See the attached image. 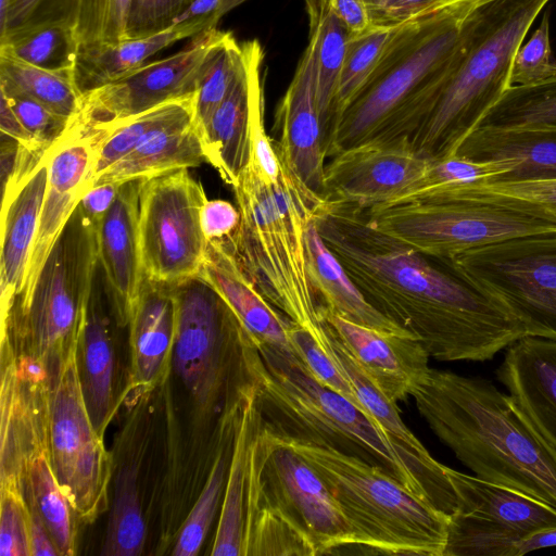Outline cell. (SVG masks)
<instances>
[{"instance_id": "6da1fadb", "label": "cell", "mask_w": 556, "mask_h": 556, "mask_svg": "<svg viewBox=\"0 0 556 556\" xmlns=\"http://www.w3.org/2000/svg\"><path fill=\"white\" fill-rule=\"evenodd\" d=\"M316 227L365 298L438 361L492 359L523 324L452 258L427 257L371 228L361 208L326 201Z\"/></svg>"}, {"instance_id": "7a4b0ae2", "label": "cell", "mask_w": 556, "mask_h": 556, "mask_svg": "<svg viewBox=\"0 0 556 556\" xmlns=\"http://www.w3.org/2000/svg\"><path fill=\"white\" fill-rule=\"evenodd\" d=\"M243 359L269 431L380 466L443 513L455 510L447 473L425 467L353 402L317 381L291 350L258 345L248 333Z\"/></svg>"}, {"instance_id": "3957f363", "label": "cell", "mask_w": 556, "mask_h": 556, "mask_svg": "<svg viewBox=\"0 0 556 556\" xmlns=\"http://www.w3.org/2000/svg\"><path fill=\"white\" fill-rule=\"evenodd\" d=\"M412 396L434 434L477 477L556 509V451L490 380L430 368Z\"/></svg>"}, {"instance_id": "277c9868", "label": "cell", "mask_w": 556, "mask_h": 556, "mask_svg": "<svg viewBox=\"0 0 556 556\" xmlns=\"http://www.w3.org/2000/svg\"><path fill=\"white\" fill-rule=\"evenodd\" d=\"M465 17L439 0L394 28L366 85L331 122L327 156L371 140L412 138L437 101Z\"/></svg>"}, {"instance_id": "5b68a950", "label": "cell", "mask_w": 556, "mask_h": 556, "mask_svg": "<svg viewBox=\"0 0 556 556\" xmlns=\"http://www.w3.org/2000/svg\"><path fill=\"white\" fill-rule=\"evenodd\" d=\"M267 182L252 161L232 187L241 218L227 239L262 295L292 323L326 343L328 332L307 269L305 231L326 203L278 156Z\"/></svg>"}, {"instance_id": "8992f818", "label": "cell", "mask_w": 556, "mask_h": 556, "mask_svg": "<svg viewBox=\"0 0 556 556\" xmlns=\"http://www.w3.org/2000/svg\"><path fill=\"white\" fill-rule=\"evenodd\" d=\"M549 0H493L472 10L437 101L410 141L428 159L454 155L511 86L514 55Z\"/></svg>"}, {"instance_id": "52a82bcc", "label": "cell", "mask_w": 556, "mask_h": 556, "mask_svg": "<svg viewBox=\"0 0 556 556\" xmlns=\"http://www.w3.org/2000/svg\"><path fill=\"white\" fill-rule=\"evenodd\" d=\"M281 439L324 478L357 548L366 554L442 556L448 515L380 466L330 447Z\"/></svg>"}, {"instance_id": "ba28073f", "label": "cell", "mask_w": 556, "mask_h": 556, "mask_svg": "<svg viewBox=\"0 0 556 556\" xmlns=\"http://www.w3.org/2000/svg\"><path fill=\"white\" fill-rule=\"evenodd\" d=\"M99 266L97 225L78 204L54 243L28 300L1 319L50 369L77 342Z\"/></svg>"}, {"instance_id": "9c48e42d", "label": "cell", "mask_w": 556, "mask_h": 556, "mask_svg": "<svg viewBox=\"0 0 556 556\" xmlns=\"http://www.w3.org/2000/svg\"><path fill=\"white\" fill-rule=\"evenodd\" d=\"M362 211L375 230L434 258H455L507 239L556 232L552 220L485 199L410 202Z\"/></svg>"}, {"instance_id": "30bf717a", "label": "cell", "mask_w": 556, "mask_h": 556, "mask_svg": "<svg viewBox=\"0 0 556 556\" xmlns=\"http://www.w3.org/2000/svg\"><path fill=\"white\" fill-rule=\"evenodd\" d=\"M49 372L46 426L50 460L75 515L90 522L108 508L111 465L86 406L77 342Z\"/></svg>"}, {"instance_id": "8fae6325", "label": "cell", "mask_w": 556, "mask_h": 556, "mask_svg": "<svg viewBox=\"0 0 556 556\" xmlns=\"http://www.w3.org/2000/svg\"><path fill=\"white\" fill-rule=\"evenodd\" d=\"M452 260L498 299L528 336L556 339V232L507 239Z\"/></svg>"}, {"instance_id": "7c38bea8", "label": "cell", "mask_w": 556, "mask_h": 556, "mask_svg": "<svg viewBox=\"0 0 556 556\" xmlns=\"http://www.w3.org/2000/svg\"><path fill=\"white\" fill-rule=\"evenodd\" d=\"M206 201L188 168L142 180L139 238L146 279L175 285L200 274L207 245L201 226Z\"/></svg>"}, {"instance_id": "4fadbf2b", "label": "cell", "mask_w": 556, "mask_h": 556, "mask_svg": "<svg viewBox=\"0 0 556 556\" xmlns=\"http://www.w3.org/2000/svg\"><path fill=\"white\" fill-rule=\"evenodd\" d=\"M172 288L176 304L174 366L191 394L210 405L220 393L232 363L243 359L248 331L200 275Z\"/></svg>"}, {"instance_id": "5bb4252c", "label": "cell", "mask_w": 556, "mask_h": 556, "mask_svg": "<svg viewBox=\"0 0 556 556\" xmlns=\"http://www.w3.org/2000/svg\"><path fill=\"white\" fill-rule=\"evenodd\" d=\"M457 497L442 556H516L517 544L556 526V509L518 490L445 468Z\"/></svg>"}, {"instance_id": "9a60e30c", "label": "cell", "mask_w": 556, "mask_h": 556, "mask_svg": "<svg viewBox=\"0 0 556 556\" xmlns=\"http://www.w3.org/2000/svg\"><path fill=\"white\" fill-rule=\"evenodd\" d=\"M224 34L216 27L202 31L177 53L83 93L66 130L105 131L163 103L195 94L206 60Z\"/></svg>"}, {"instance_id": "2e32d148", "label": "cell", "mask_w": 556, "mask_h": 556, "mask_svg": "<svg viewBox=\"0 0 556 556\" xmlns=\"http://www.w3.org/2000/svg\"><path fill=\"white\" fill-rule=\"evenodd\" d=\"M260 452L266 496L308 538L317 555L354 544V534L324 478L265 422Z\"/></svg>"}, {"instance_id": "e0dca14e", "label": "cell", "mask_w": 556, "mask_h": 556, "mask_svg": "<svg viewBox=\"0 0 556 556\" xmlns=\"http://www.w3.org/2000/svg\"><path fill=\"white\" fill-rule=\"evenodd\" d=\"M430 160L418 153L407 137L357 144L326 164L321 195L337 205L379 206L416 181Z\"/></svg>"}, {"instance_id": "ac0fdd59", "label": "cell", "mask_w": 556, "mask_h": 556, "mask_svg": "<svg viewBox=\"0 0 556 556\" xmlns=\"http://www.w3.org/2000/svg\"><path fill=\"white\" fill-rule=\"evenodd\" d=\"M101 132L66 130L48 150V185L25 282L12 307L28 300L60 233L91 187ZM11 307V308H12Z\"/></svg>"}, {"instance_id": "d6986e66", "label": "cell", "mask_w": 556, "mask_h": 556, "mask_svg": "<svg viewBox=\"0 0 556 556\" xmlns=\"http://www.w3.org/2000/svg\"><path fill=\"white\" fill-rule=\"evenodd\" d=\"M318 311L354 363L390 402L412 396L428 375L430 354L416 336L357 325L324 304Z\"/></svg>"}, {"instance_id": "ffe728a7", "label": "cell", "mask_w": 556, "mask_h": 556, "mask_svg": "<svg viewBox=\"0 0 556 556\" xmlns=\"http://www.w3.org/2000/svg\"><path fill=\"white\" fill-rule=\"evenodd\" d=\"M274 149L294 173L321 195L326 136L316 100V54L308 42L275 114Z\"/></svg>"}, {"instance_id": "44dd1931", "label": "cell", "mask_w": 556, "mask_h": 556, "mask_svg": "<svg viewBox=\"0 0 556 556\" xmlns=\"http://www.w3.org/2000/svg\"><path fill=\"white\" fill-rule=\"evenodd\" d=\"M142 180L123 182L111 208L97 225L99 266L121 326L129 324L144 279L139 238Z\"/></svg>"}, {"instance_id": "7402d4cb", "label": "cell", "mask_w": 556, "mask_h": 556, "mask_svg": "<svg viewBox=\"0 0 556 556\" xmlns=\"http://www.w3.org/2000/svg\"><path fill=\"white\" fill-rule=\"evenodd\" d=\"M242 46V63L225 99L210 118L202 143L206 162L233 187L252 159V109L264 51L257 39Z\"/></svg>"}, {"instance_id": "603a6c76", "label": "cell", "mask_w": 556, "mask_h": 556, "mask_svg": "<svg viewBox=\"0 0 556 556\" xmlns=\"http://www.w3.org/2000/svg\"><path fill=\"white\" fill-rule=\"evenodd\" d=\"M48 151L20 181L3 188L1 207V319L21 294L48 185Z\"/></svg>"}, {"instance_id": "cb8c5ba5", "label": "cell", "mask_w": 556, "mask_h": 556, "mask_svg": "<svg viewBox=\"0 0 556 556\" xmlns=\"http://www.w3.org/2000/svg\"><path fill=\"white\" fill-rule=\"evenodd\" d=\"M496 377L556 451V339H519L507 348Z\"/></svg>"}, {"instance_id": "d4e9b609", "label": "cell", "mask_w": 556, "mask_h": 556, "mask_svg": "<svg viewBox=\"0 0 556 556\" xmlns=\"http://www.w3.org/2000/svg\"><path fill=\"white\" fill-rule=\"evenodd\" d=\"M199 275L224 298L256 344L292 351V321L257 290L227 238L207 241Z\"/></svg>"}, {"instance_id": "484cf974", "label": "cell", "mask_w": 556, "mask_h": 556, "mask_svg": "<svg viewBox=\"0 0 556 556\" xmlns=\"http://www.w3.org/2000/svg\"><path fill=\"white\" fill-rule=\"evenodd\" d=\"M112 302L98 266L77 340V365L86 406L99 435L114 416V349L108 308Z\"/></svg>"}, {"instance_id": "4316f807", "label": "cell", "mask_w": 556, "mask_h": 556, "mask_svg": "<svg viewBox=\"0 0 556 556\" xmlns=\"http://www.w3.org/2000/svg\"><path fill=\"white\" fill-rule=\"evenodd\" d=\"M263 427L256 389L248 379L240 389L231 458L211 555L244 556L251 459Z\"/></svg>"}, {"instance_id": "83f0119b", "label": "cell", "mask_w": 556, "mask_h": 556, "mask_svg": "<svg viewBox=\"0 0 556 556\" xmlns=\"http://www.w3.org/2000/svg\"><path fill=\"white\" fill-rule=\"evenodd\" d=\"M454 155L476 162H507L514 167L489 182L556 179V128L478 127Z\"/></svg>"}, {"instance_id": "f1b7e54d", "label": "cell", "mask_w": 556, "mask_h": 556, "mask_svg": "<svg viewBox=\"0 0 556 556\" xmlns=\"http://www.w3.org/2000/svg\"><path fill=\"white\" fill-rule=\"evenodd\" d=\"M176 304L172 285L143 279L129 320L134 382L153 387L164 376L173 352Z\"/></svg>"}, {"instance_id": "f546056e", "label": "cell", "mask_w": 556, "mask_h": 556, "mask_svg": "<svg viewBox=\"0 0 556 556\" xmlns=\"http://www.w3.org/2000/svg\"><path fill=\"white\" fill-rule=\"evenodd\" d=\"M305 244L308 276L319 304L364 327L384 332L413 334L386 317L365 298L323 240L315 217L306 227Z\"/></svg>"}, {"instance_id": "4dcf8cb0", "label": "cell", "mask_w": 556, "mask_h": 556, "mask_svg": "<svg viewBox=\"0 0 556 556\" xmlns=\"http://www.w3.org/2000/svg\"><path fill=\"white\" fill-rule=\"evenodd\" d=\"M211 29L204 22L170 25L154 35L79 49L73 80L80 93L121 79L142 66L151 55L172 43Z\"/></svg>"}, {"instance_id": "1f68e13d", "label": "cell", "mask_w": 556, "mask_h": 556, "mask_svg": "<svg viewBox=\"0 0 556 556\" xmlns=\"http://www.w3.org/2000/svg\"><path fill=\"white\" fill-rule=\"evenodd\" d=\"M206 162L194 118L157 129L94 179L92 186L149 179Z\"/></svg>"}, {"instance_id": "d6a6232c", "label": "cell", "mask_w": 556, "mask_h": 556, "mask_svg": "<svg viewBox=\"0 0 556 556\" xmlns=\"http://www.w3.org/2000/svg\"><path fill=\"white\" fill-rule=\"evenodd\" d=\"M261 452H253L248 490L244 556H316L308 538L266 496L260 479Z\"/></svg>"}, {"instance_id": "836d02e7", "label": "cell", "mask_w": 556, "mask_h": 556, "mask_svg": "<svg viewBox=\"0 0 556 556\" xmlns=\"http://www.w3.org/2000/svg\"><path fill=\"white\" fill-rule=\"evenodd\" d=\"M303 1L308 17V42L316 54V100L326 135L350 34L330 0Z\"/></svg>"}, {"instance_id": "e575fe53", "label": "cell", "mask_w": 556, "mask_h": 556, "mask_svg": "<svg viewBox=\"0 0 556 556\" xmlns=\"http://www.w3.org/2000/svg\"><path fill=\"white\" fill-rule=\"evenodd\" d=\"M129 7L130 0H45L29 20H66L83 49L127 40Z\"/></svg>"}, {"instance_id": "d590c367", "label": "cell", "mask_w": 556, "mask_h": 556, "mask_svg": "<svg viewBox=\"0 0 556 556\" xmlns=\"http://www.w3.org/2000/svg\"><path fill=\"white\" fill-rule=\"evenodd\" d=\"M0 47L51 71H73L79 51L74 28L64 18L29 20L0 35Z\"/></svg>"}, {"instance_id": "8d00e7d4", "label": "cell", "mask_w": 556, "mask_h": 556, "mask_svg": "<svg viewBox=\"0 0 556 556\" xmlns=\"http://www.w3.org/2000/svg\"><path fill=\"white\" fill-rule=\"evenodd\" d=\"M22 481L26 485L27 501L38 510L60 555H74V510L53 471L48 444L31 454Z\"/></svg>"}, {"instance_id": "74e56055", "label": "cell", "mask_w": 556, "mask_h": 556, "mask_svg": "<svg viewBox=\"0 0 556 556\" xmlns=\"http://www.w3.org/2000/svg\"><path fill=\"white\" fill-rule=\"evenodd\" d=\"M197 93L172 100L113 125L101 132L92 182L151 134L165 126L194 118ZM91 188V187H90Z\"/></svg>"}, {"instance_id": "f35d334b", "label": "cell", "mask_w": 556, "mask_h": 556, "mask_svg": "<svg viewBox=\"0 0 556 556\" xmlns=\"http://www.w3.org/2000/svg\"><path fill=\"white\" fill-rule=\"evenodd\" d=\"M507 162H476L458 155L431 159L424 174L402 193L380 208L410 202H434L456 189L479 182H489L509 172Z\"/></svg>"}, {"instance_id": "ab89813d", "label": "cell", "mask_w": 556, "mask_h": 556, "mask_svg": "<svg viewBox=\"0 0 556 556\" xmlns=\"http://www.w3.org/2000/svg\"><path fill=\"white\" fill-rule=\"evenodd\" d=\"M327 325V324H326ZM333 349L340 359L364 409L367 414L383 428L389 437L403 450L415 457L429 470L445 475L443 464L435 460L426 450L422 443L413 434L401 419L397 405L390 402L364 375L354 363L340 341L327 325Z\"/></svg>"}, {"instance_id": "60d3db41", "label": "cell", "mask_w": 556, "mask_h": 556, "mask_svg": "<svg viewBox=\"0 0 556 556\" xmlns=\"http://www.w3.org/2000/svg\"><path fill=\"white\" fill-rule=\"evenodd\" d=\"M0 81H3L70 119L77 114L80 93L73 71H51L33 65L0 47Z\"/></svg>"}, {"instance_id": "b9f144b4", "label": "cell", "mask_w": 556, "mask_h": 556, "mask_svg": "<svg viewBox=\"0 0 556 556\" xmlns=\"http://www.w3.org/2000/svg\"><path fill=\"white\" fill-rule=\"evenodd\" d=\"M478 127L556 128V72L533 84L510 86Z\"/></svg>"}, {"instance_id": "7bdbcfd3", "label": "cell", "mask_w": 556, "mask_h": 556, "mask_svg": "<svg viewBox=\"0 0 556 556\" xmlns=\"http://www.w3.org/2000/svg\"><path fill=\"white\" fill-rule=\"evenodd\" d=\"M146 525L137 486V469L124 467L116 476L113 504L101 554L132 556L142 552Z\"/></svg>"}, {"instance_id": "ee69618b", "label": "cell", "mask_w": 556, "mask_h": 556, "mask_svg": "<svg viewBox=\"0 0 556 556\" xmlns=\"http://www.w3.org/2000/svg\"><path fill=\"white\" fill-rule=\"evenodd\" d=\"M394 28L370 26L365 31L349 37L329 126L366 85Z\"/></svg>"}, {"instance_id": "f6af8a7d", "label": "cell", "mask_w": 556, "mask_h": 556, "mask_svg": "<svg viewBox=\"0 0 556 556\" xmlns=\"http://www.w3.org/2000/svg\"><path fill=\"white\" fill-rule=\"evenodd\" d=\"M469 199L498 201L556 223V179L479 182L451 191L430 203Z\"/></svg>"}, {"instance_id": "bcb514c9", "label": "cell", "mask_w": 556, "mask_h": 556, "mask_svg": "<svg viewBox=\"0 0 556 556\" xmlns=\"http://www.w3.org/2000/svg\"><path fill=\"white\" fill-rule=\"evenodd\" d=\"M242 63V46L225 31L202 71L195 100L194 125L201 136L215 110L227 96Z\"/></svg>"}, {"instance_id": "7dc6e473", "label": "cell", "mask_w": 556, "mask_h": 556, "mask_svg": "<svg viewBox=\"0 0 556 556\" xmlns=\"http://www.w3.org/2000/svg\"><path fill=\"white\" fill-rule=\"evenodd\" d=\"M231 452L218 453L205 485L178 534L174 555L194 556L199 553L225 492Z\"/></svg>"}, {"instance_id": "c3c4849f", "label": "cell", "mask_w": 556, "mask_h": 556, "mask_svg": "<svg viewBox=\"0 0 556 556\" xmlns=\"http://www.w3.org/2000/svg\"><path fill=\"white\" fill-rule=\"evenodd\" d=\"M328 333V342L321 343L307 330L292 323L289 328V340L292 352L317 381L342 394L368 415L358 401L356 392L336 354L329 329Z\"/></svg>"}, {"instance_id": "681fc988", "label": "cell", "mask_w": 556, "mask_h": 556, "mask_svg": "<svg viewBox=\"0 0 556 556\" xmlns=\"http://www.w3.org/2000/svg\"><path fill=\"white\" fill-rule=\"evenodd\" d=\"M16 476L1 477L0 556H31L29 507Z\"/></svg>"}, {"instance_id": "f907efd6", "label": "cell", "mask_w": 556, "mask_h": 556, "mask_svg": "<svg viewBox=\"0 0 556 556\" xmlns=\"http://www.w3.org/2000/svg\"><path fill=\"white\" fill-rule=\"evenodd\" d=\"M0 93L39 149L48 151L65 134L70 119L3 81H0Z\"/></svg>"}, {"instance_id": "816d5d0a", "label": "cell", "mask_w": 556, "mask_h": 556, "mask_svg": "<svg viewBox=\"0 0 556 556\" xmlns=\"http://www.w3.org/2000/svg\"><path fill=\"white\" fill-rule=\"evenodd\" d=\"M556 72L552 60L549 40V15L545 13L530 39L517 49L511 64L513 85H528L540 81Z\"/></svg>"}, {"instance_id": "f5cc1de1", "label": "cell", "mask_w": 556, "mask_h": 556, "mask_svg": "<svg viewBox=\"0 0 556 556\" xmlns=\"http://www.w3.org/2000/svg\"><path fill=\"white\" fill-rule=\"evenodd\" d=\"M193 0H130L127 39L143 38L169 27Z\"/></svg>"}, {"instance_id": "db71d44e", "label": "cell", "mask_w": 556, "mask_h": 556, "mask_svg": "<svg viewBox=\"0 0 556 556\" xmlns=\"http://www.w3.org/2000/svg\"><path fill=\"white\" fill-rule=\"evenodd\" d=\"M371 26L397 27L439 0H365Z\"/></svg>"}, {"instance_id": "11a10c76", "label": "cell", "mask_w": 556, "mask_h": 556, "mask_svg": "<svg viewBox=\"0 0 556 556\" xmlns=\"http://www.w3.org/2000/svg\"><path fill=\"white\" fill-rule=\"evenodd\" d=\"M238 207L226 200H207L201 211V226L207 241L231 236L240 224Z\"/></svg>"}, {"instance_id": "9f6ffc18", "label": "cell", "mask_w": 556, "mask_h": 556, "mask_svg": "<svg viewBox=\"0 0 556 556\" xmlns=\"http://www.w3.org/2000/svg\"><path fill=\"white\" fill-rule=\"evenodd\" d=\"M122 184L106 182L93 186L83 195L79 205L84 213L98 225L111 208Z\"/></svg>"}, {"instance_id": "6f0895ef", "label": "cell", "mask_w": 556, "mask_h": 556, "mask_svg": "<svg viewBox=\"0 0 556 556\" xmlns=\"http://www.w3.org/2000/svg\"><path fill=\"white\" fill-rule=\"evenodd\" d=\"M330 2L350 36L361 34L371 26L365 0H330Z\"/></svg>"}, {"instance_id": "680465c9", "label": "cell", "mask_w": 556, "mask_h": 556, "mask_svg": "<svg viewBox=\"0 0 556 556\" xmlns=\"http://www.w3.org/2000/svg\"><path fill=\"white\" fill-rule=\"evenodd\" d=\"M27 501V500H26ZM29 507V545L31 556L60 555L43 520L36 507L27 501Z\"/></svg>"}, {"instance_id": "91938a15", "label": "cell", "mask_w": 556, "mask_h": 556, "mask_svg": "<svg viewBox=\"0 0 556 556\" xmlns=\"http://www.w3.org/2000/svg\"><path fill=\"white\" fill-rule=\"evenodd\" d=\"M0 129L5 137L12 138L21 146L37 152H47L39 149L29 132L24 128L7 98L1 94L0 100Z\"/></svg>"}, {"instance_id": "94428289", "label": "cell", "mask_w": 556, "mask_h": 556, "mask_svg": "<svg viewBox=\"0 0 556 556\" xmlns=\"http://www.w3.org/2000/svg\"><path fill=\"white\" fill-rule=\"evenodd\" d=\"M223 0H193L188 8L181 12L172 25L184 22H204L210 28H215L220 20L219 10Z\"/></svg>"}, {"instance_id": "6125c7cd", "label": "cell", "mask_w": 556, "mask_h": 556, "mask_svg": "<svg viewBox=\"0 0 556 556\" xmlns=\"http://www.w3.org/2000/svg\"><path fill=\"white\" fill-rule=\"evenodd\" d=\"M45 0H11L0 35L27 22Z\"/></svg>"}, {"instance_id": "be15d7a7", "label": "cell", "mask_w": 556, "mask_h": 556, "mask_svg": "<svg viewBox=\"0 0 556 556\" xmlns=\"http://www.w3.org/2000/svg\"><path fill=\"white\" fill-rule=\"evenodd\" d=\"M552 546H556V526L538 531L522 539L517 544L516 556Z\"/></svg>"}, {"instance_id": "e7e4bbea", "label": "cell", "mask_w": 556, "mask_h": 556, "mask_svg": "<svg viewBox=\"0 0 556 556\" xmlns=\"http://www.w3.org/2000/svg\"><path fill=\"white\" fill-rule=\"evenodd\" d=\"M463 15H468L476 8L493 0H447Z\"/></svg>"}, {"instance_id": "03108f58", "label": "cell", "mask_w": 556, "mask_h": 556, "mask_svg": "<svg viewBox=\"0 0 556 556\" xmlns=\"http://www.w3.org/2000/svg\"><path fill=\"white\" fill-rule=\"evenodd\" d=\"M247 0H223L222 7L219 10V16L222 17L224 14L245 2Z\"/></svg>"}, {"instance_id": "003e7915", "label": "cell", "mask_w": 556, "mask_h": 556, "mask_svg": "<svg viewBox=\"0 0 556 556\" xmlns=\"http://www.w3.org/2000/svg\"><path fill=\"white\" fill-rule=\"evenodd\" d=\"M11 0H0V29L4 26Z\"/></svg>"}]
</instances>
